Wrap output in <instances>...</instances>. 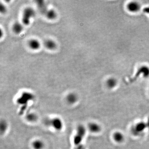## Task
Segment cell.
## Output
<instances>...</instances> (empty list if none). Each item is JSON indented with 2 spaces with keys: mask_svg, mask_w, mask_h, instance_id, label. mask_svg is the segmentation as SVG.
<instances>
[{
  "mask_svg": "<svg viewBox=\"0 0 149 149\" xmlns=\"http://www.w3.org/2000/svg\"><path fill=\"white\" fill-rule=\"evenodd\" d=\"M35 12L34 10L31 8H27L24 10L23 13L22 22L23 24L25 25H28L30 23V20L34 17Z\"/></svg>",
  "mask_w": 149,
  "mask_h": 149,
  "instance_id": "cell-1",
  "label": "cell"
},
{
  "mask_svg": "<svg viewBox=\"0 0 149 149\" xmlns=\"http://www.w3.org/2000/svg\"><path fill=\"white\" fill-rule=\"evenodd\" d=\"M85 132L86 130L85 128L83 125H79L77 127V133L74 136L73 140L74 143L76 146L81 145L80 143L85 135Z\"/></svg>",
  "mask_w": 149,
  "mask_h": 149,
  "instance_id": "cell-2",
  "label": "cell"
},
{
  "mask_svg": "<svg viewBox=\"0 0 149 149\" xmlns=\"http://www.w3.org/2000/svg\"><path fill=\"white\" fill-rule=\"evenodd\" d=\"M45 123L47 125L52 127L56 130H61L63 128L62 122L60 119L58 118L46 120L45 121Z\"/></svg>",
  "mask_w": 149,
  "mask_h": 149,
  "instance_id": "cell-3",
  "label": "cell"
},
{
  "mask_svg": "<svg viewBox=\"0 0 149 149\" xmlns=\"http://www.w3.org/2000/svg\"><path fill=\"white\" fill-rule=\"evenodd\" d=\"M33 98L32 94L28 92H24L17 100V102L20 104L26 105L28 101Z\"/></svg>",
  "mask_w": 149,
  "mask_h": 149,
  "instance_id": "cell-4",
  "label": "cell"
},
{
  "mask_svg": "<svg viewBox=\"0 0 149 149\" xmlns=\"http://www.w3.org/2000/svg\"><path fill=\"white\" fill-rule=\"evenodd\" d=\"M127 8L128 11L131 12L135 13L140 11L141 8V5L137 2L131 1L127 4Z\"/></svg>",
  "mask_w": 149,
  "mask_h": 149,
  "instance_id": "cell-5",
  "label": "cell"
},
{
  "mask_svg": "<svg viewBox=\"0 0 149 149\" xmlns=\"http://www.w3.org/2000/svg\"><path fill=\"white\" fill-rule=\"evenodd\" d=\"M137 74L139 75H142L144 78L149 77V67L148 65H142L139 68Z\"/></svg>",
  "mask_w": 149,
  "mask_h": 149,
  "instance_id": "cell-6",
  "label": "cell"
},
{
  "mask_svg": "<svg viewBox=\"0 0 149 149\" xmlns=\"http://www.w3.org/2000/svg\"><path fill=\"white\" fill-rule=\"evenodd\" d=\"M28 45L31 49L36 50L39 49L40 47V43L38 40L36 39H31L28 43Z\"/></svg>",
  "mask_w": 149,
  "mask_h": 149,
  "instance_id": "cell-7",
  "label": "cell"
},
{
  "mask_svg": "<svg viewBox=\"0 0 149 149\" xmlns=\"http://www.w3.org/2000/svg\"><path fill=\"white\" fill-rule=\"evenodd\" d=\"M118 84L117 80L115 78L113 77H110L107 80L106 85L108 88L110 89L115 87Z\"/></svg>",
  "mask_w": 149,
  "mask_h": 149,
  "instance_id": "cell-8",
  "label": "cell"
},
{
  "mask_svg": "<svg viewBox=\"0 0 149 149\" xmlns=\"http://www.w3.org/2000/svg\"><path fill=\"white\" fill-rule=\"evenodd\" d=\"M88 128L89 130L93 133H98L101 130V127L100 125H98V124L93 123L89 124L88 125Z\"/></svg>",
  "mask_w": 149,
  "mask_h": 149,
  "instance_id": "cell-9",
  "label": "cell"
},
{
  "mask_svg": "<svg viewBox=\"0 0 149 149\" xmlns=\"http://www.w3.org/2000/svg\"><path fill=\"white\" fill-rule=\"evenodd\" d=\"M44 45L47 49L49 50H53L56 47V42L51 39H47L44 42Z\"/></svg>",
  "mask_w": 149,
  "mask_h": 149,
  "instance_id": "cell-10",
  "label": "cell"
},
{
  "mask_svg": "<svg viewBox=\"0 0 149 149\" xmlns=\"http://www.w3.org/2000/svg\"><path fill=\"white\" fill-rule=\"evenodd\" d=\"M12 29L15 33L19 34L23 31V27L21 23L18 22H16L14 24L12 27Z\"/></svg>",
  "mask_w": 149,
  "mask_h": 149,
  "instance_id": "cell-11",
  "label": "cell"
},
{
  "mask_svg": "<svg viewBox=\"0 0 149 149\" xmlns=\"http://www.w3.org/2000/svg\"><path fill=\"white\" fill-rule=\"evenodd\" d=\"M37 5L40 12L42 13L46 14L48 10L47 8L45 3H44V2L43 1H37Z\"/></svg>",
  "mask_w": 149,
  "mask_h": 149,
  "instance_id": "cell-12",
  "label": "cell"
},
{
  "mask_svg": "<svg viewBox=\"0 0 149 149\" xmlns=\"http://www.w3.org/2000/svg\"><path fill=\"white\" fill-rule=\"evenodd\" d=\"M113 138L116 142H121L124 141V137L121 132H116L113 134Z\"/></svg>",
  "mask_w": 149,
  "mask_h": 149,
  "instance_id": "cell-13",
  "label": "cell"
},
{
  "mask_svg": "<svg viewBox=\"0 0 149 149\" xmlns=\"http://www.w3.org/2000/svg\"><path fill=\"white\" fill-rule=\"evenodd\" d=\"M32 146L34 149H42L44 147V144L41 140H36L32 143Z\"/></svg>",
  "mask_w": 149,
  "mask_h": 149,
  "instance_id": "cell-14",
  "label": "cell"
},
{
  "mask_svg": "<svg viewBox=\"0 0 149 149\" xmlns=\"http://www.w3.org/2000/svg\"><path fill=\"white\" fill-rule=\"evenodd\" d=\"M45 15L50 20H53L56 17V13L55 11L53 9L48 10Z\"/></svg>",
  "mask_w": 149,
  "mask_h": 149,
  "instance_id": "cell-15",
  "label": "cell"
},
{
  "mask_svg": "<svg viewBox=\"0 0 149 149\" xmlns=\"http://www.w3.org/2000/svg\"><path fill=\"white\" fill-rule=\"evenodd\" d=\"M77 100V97L76 95L73 93L70 94L67 97V100L70 104H73L76 102Z\"/></svg>",
  "mask_w": 149,
  "mask_h": 149,
  "instance_id": "cell-16",
  "label": "cell"
},
{
  "mask_svg": "<svg viewBox=\"0 0 149 149\" xmlns=\"http://www.w3.org/2000/svg\"><path fill=\"white\" fill-rule=\"evenodd\" d=\"M27 119L29 121H34L37 119V116L34 113H29L27 116Z\"/></svg>",
  "mask_w": 149,
  "mask_h": 149,
  "instance_id": "cell-17",
  "label": "cell"
},
{
  "mask_svg": "<svg viewBox=\"0 0 149 149\" xmlns=\"http://www.w3.org/2000/svg\"><path fill=\"white\" fill-rule=\"evenodd\" d=\"M0 12L3 13H4L6 11V8H5V6H4V5L1 3L0 5Z\"/></svg>",
  "mask_w": 149,
  "mask_h": 149,
  "instance_id": "cell-18",
  "label": "cell"
},
{
  "mask_svg": "<svg viewBox=\"0 0 149 149\" xmlns=\"http://www.w3.org/2000/svg\"><path fill=\"white\" fill-rule=\"evenodd\" d=\"M3 127V129H1V130H3V131L5 130L6 127V124L5 123L2 122L1 123V128H2Z\"/></svg>",
  "mask_w": 149,
  "mask_h": 149,
  "instance_id": "cell-19",
  "label": "cell"
},
{
  "mask_svg": "<svg viewBox=\"0 0 149 149\" xmlns=\"http://www.w3.org/2000/svg\"><path fill=\"white\" fill-rule=\"evenodd\" d=\"M76 147H77V148H76V149H84L83 146L81 145Z\"/></svg>",
  "mask_w": 149,
  "mask_h": 149,
  "instance_id": "cell-20",
  "label": "cell"
}]
</instances>
